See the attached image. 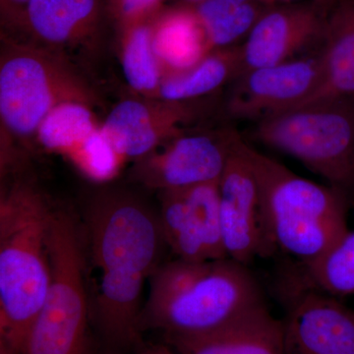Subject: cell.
Masks as SVG:
<instances>
[{
	"label": "cell",
	"mask_w": 354,
	"mask_h": 354,
	"mask_svg": "<svg viewBox=\"0 0 354 354\" xmlns=\"http://www.w3.org/2000/svg\"><path fill=\"white\" fill-rule=\"evenodd\" d=\"M86 225L100 276L94 307L100 332L113 348L142 346L144 286L167 246L158 215L136 198L109 193L91 205Z\"/></svg>",
	"instance_id": "cell-1"
},
{
	"label": "cell",
	"mask_w": 354,
	"mask_h": 354,
	"mask_svg": "<svg viewBox=\"0 0 354 354\" xmlns=\"http://www.w3.org/2000/svg\"><path fill=\"white\" fill-rule=\"evenodd\" d=\"M149 286L140 328L158 330L165 339L208 334L265 304L248 266L230 258L162 263Z\"/></svg>",
	"instance_id": "cell-2"
},
{
	"label": "cell",
	"mask_w": 354,
	"mask_h": 354,
	"mask_svg": "<svg viewBox=\"0 0 354 354\" xmlns=\"http://www.w3.org/2000/svg\"><path fill=\"white\" fill-rule=\"evenodd\" d=\"M53 209L30 184L14 183L0 198V341L22 354L50 281Z\"/></svg>",
	"instance_id": "cell-3"
},
{
	"label": "cell",
	"mask_w": 354,
	"mask_h": 354,
	"mask_svg": "<svg viewBox=\"0 0 354 354\" xmlns=\"http://www.w3.org/2000/svg\"><path fill=\"white\" fill-rule=\"evenodd\" d=\"M260 190L266 257L291 256L305 266L325 255L348 232L344 191L297 176L249 146Z\"/></svg>",
	"instance_id": "cell-4"
},
{
	"label": "cell",
	"mask_w": 354,
	"mask_h": 354,
	"mask_svg": "<svg viewBox=\"0 0 354 354\" xmlns=\"http://www.w3.org/2000/svg\"><path fill=\"white\" fill-rule=\"evenodd\" d=\"M256 136L344 192L354 188V97H332L260 120Z\"/></svg>",
	"instance_id": "cell-5"
},
{
	"label": "cell",
	"mask_w": 354,
	"mask_h": 354,
	"mask_svg": "<svg viewBox=\"0 0 354 354\" xmlns=\"http://www.w3.org/2000/svg\"><path fill=\"white\" fill-rule=\"evenodd\" d=\"M50 281L22 354H88L85 259L75 221L53 211L50 228Z\"/></svg>",
	"instance_id": "cell-6"
},
{
	"label": "cell",
	"mask_w": 354,
	"mask_h": 354,
	"mask_svg": "<svg viewBox=\"0 0 354 354\" xmlns=\"http://www.w3.org/2000/svg\"><path fill=\"white\" fill-rule=\"evenodd\" d=\"M67 102L88 104L92 95L51 55L29 46H6L0 66V115L7 131L30 138L55 106Z\"/></svg>",
	"instance_id": "cell-7"
},
{
	"label": "cell",
	"mask_w": 354,
	"mask_h": 354,
	"mask_svg": "<svg viewBox=\"0 0 354 354\" xmlns=\"http://www.w3.org/2000/svg\"><path fill=\"white\" fill-rule=\"evenodd\" d=\"M158 215L165 244L176 258H228L223 245L218 183L160 192Z\"/></svg>",
	"instance_id": "cell-8"
},
{
	"label": "cell",
	"mask_w": 354,
	"mask_h": 354,
	"mask_svg": "<svg viewBox=\"0 0 354 354\" xmlns=\"http://www.w3.org/2000/svg\"><path fill=\"white\" fill-rule=\"evenodd\" d=\"M220 211L223 245L228 258L249 266L266 257L260 190L241 137L235 142L220 181Z\"/></svg>",
	"instance_id": "cell-9"
},
{
	"label": "cell",
	"mask_w": 354,
	"mask_h": 354,
	"mask_svg": "<svg viewBox=\"0 0 354 354\" xmlns=\"http://www.w3.org/2000/svg\"><path fill=\"white\" fill-rule=\"evenodd\" d=\"M239 137L234 131L178 137L164 152L140 158L133 176L160 192L218 183Z\"/></svg>",
	"instance_id": "cell-10"
},
{
	"label": "cell",
	"mask_w": 354,
	"mask_h": 354,
	"mask_svg": "<svg viewBox=\"0 0 354 354\" xmlns=\"http://www.w3.org/2000/svg\"><path fill=\"white\" fill-rule=\"evenodd\" d=\"M283 319V354H354V311L337 297L302 286Z\"/></svg>",
	"instance_id": "cell-11"
},
{
	"label": "cell",
	"mask_w": 354,
	"mask_h": 354,
	"mask_svg": "<svg viewBox=\"0 0 354 354\" xmlns=\"http://www.w3.org/2000/svg\"><path fill=\"white\" fill-rule=\"evenodd\" d=\"M320 78L319 57L288 60L244 72L228 109L235 118L264 120L308 99Z\"/></svg>",
	"instance_id": "cell-12"
},
{
	"label": "cell",
	"mask_w": 354,
	"mask_h": 354,
	"mask_svg": "<svg viewBox=\"0 0 354 354\" xmlns=\"http://www.w3.org/2000/svg\"><path fill=\"white\" fill-rule=\"evenodd\" d=\"M325 20L307 6L274 9L261 16L241 48L243 72L288 62L324 34Z\"/></svg>",
	"instance_id": "cell-13"
},
{
	"label": "cell",
	"mask_w": 354,
	"mask_h": 354,
	"mask_svg": "<svg viewBox=\"0 0 354 354\" xmlns=\"http://www.w3.org/2000/svg\"><path fill=\"white\" fill-rule=\"evenodd\" d=\"M165 342L177 354H283V324L265 304L214 332Z\"/></svg>",
	"instance_id": "cell-14"
},
{
	"label": "cell",
	"mask_w": 354,
	"mask_h": 354,
	"mask_svg": "<svg viewBox=\"0 0 354 354\" xmlns=\"http://www.w3.org/2000/svg\"><path fill=\"white\" fill-rule=\"evenodd\" d=\"M323 36L320 82L308 99L292 109L332 97H354V0L335 4L325 20Z\"/></svg>",
	"instance_id": "cell-15"
},
{
	"label": "cell",
	"mask_w": 354,
	"mask_h": 354,
	"mask_svg": "<svg viewBox=\"0 0 354 354\" xmlns=\"http://www.w3.org/2000/svg\"><path fill=\"white\" fill-rule=\"evenodd\" d=\"M181 104L169 102L164 115L153 120L150 109L143 102L133 100L121 102L109 113L102 131L120 160H140L152 152L162 138V133L188 118V109Z\"/></svg>",
	"instance_id": "cell-16"
},
{
	"label": "cell",
	"mask_w": 354,
	"mask_h": 354,
	"mask_svg": "<svg viewBox=\"0 0 354 354\" xmlns=\"http://www.w3.org/2000/svg\"><path fill=\"white\" fill-rule=\"evenodd\" d=\"M153 48L158 62L171 73L191 68L211 50L208 37L195 11L167 13L153 30Z\"/></svg>",
	"instance_id": "cell-17"
},
{
	"label": "cell",
	"mask_w": 354,
	"mask_h": 354,
	"mask_svg": "<svg viewBox=\"0 0 354 354\" xmlns=\"http://www.w3.org/2000/svg\"><path fill=\"white\" fill-rule=\"evenodd\" d=\"M97 7V0H30L25 15L41 41L62 46L85 34Z\"/></svg>",
	"instance_id": "cell-18"
},
{
	"label": "cell",
	"mask_w": 354,
	"mask_h": 354,
	"mask_svg": "<svg viewBox=\"0 0 354 354\" xmlns=\"http://www.w3.org/2000/svg\"><path fill=\"white\" fill-rule=\"evenodd\" d=\"M243 70L241 48H220L208 53L197 64L174 72L160 84V97L167 102H183L209 94Z\"/></svg>",
	"instance_id": "cell-19"
},
{
	"label": "cell",
	"mask_w": 354,
	"mask_h": 354,
	"mask_svg": "<svg viewBox=\"0 0 354 354\" xmlns=\"http://www.w3.org/2000/svg\"><path fill=\"white\" fill-rule=\"evenodd\" d=\"M195 12L206 31L211 50L230 48L250 32L260 18L251 0H204Z\"/></svg>",
	"instance_id": "cell-20"
},
{
	"label": "cell",
	"mask_w": 354,
	"mask_h": 354,
	"mask_svg": "<svg viewBox=\"0 0 354 354\" xmlns=\"http://www.w3.org/2000/svg\"><path fill=\"white\" fill-rule=\"evenodd\" d=\"M304 283L335 297L354 295V230L312 264L304 267Z\"/></svg>",
	"instance_id": "cell-21"
},
{
	"label": "cell",
	"mask_w": 354,
	"mask_h": 354,
	"mask_svg": "<svg viewBox=\"0 0 354 354\" xmlns=\"http://www.w3.org/2000/svg\"><path fill=\"white\" fill-rule=\"evenodd\" d=\"M97 128L88 104L67 102L48 114L37 137L46 149L72 153Z\"/></svg>",
	"instance_id": "cell-22"
},
{
	"label": "cell",
	"mask_w": 354,
	"mask_h": 354,
	"mask_svg": "<svg viewBox=\"0 0 354 354\" xmlns=\"http://www.w3.org/2000/svg\"><path fill=\"white\" fill-rule=\"evenodd\" d=\"M158 62L153 48V30L148 26H136L128 36L122 55L123 73L128 84L139 92L160 88Z\"/></svg>",
	"instance_id": "cell-23"
},
{
	"label": "cell",
	"mask_w": 354,
	"mask_h": 354,
	"mask_svg": "<svg viewBox=\"0 0 354 354\" xmlns=\"http://www.w3.org/2000/svg\"><path fill=\"white\" fill-rule=\"evenodd\" d=\"M71 156L88 176L100 180L113 176L121 160L102 128H97Z\"/></svg>",
	"instance_id": "cell-24"
},
{
	"label": "cell",
	"mask_w": 354,
	"mask_h": 354,
	"mask_svg": "<svg viewBox=\"0 0 354 354\" xmlns=\"http://www.w3.org/2000/svg\"><path fill=\"white\" fill-rule=\"evenodd\" d=\"M116 2L120 13L127 19H133L158 6L162 0H116Z\"/></svg>",
	"instance_id": "cell-25"
},
{
	"label": "cell",
	"mask_w": 354,
	"mask_h": 354,
	"mask_svg": "<svg viewBox=\"0 0 354 354\" xmlns=\"http://www.w3.org/2000/svg\"><path fill=\"white\" fill-rule=\"evenodd\" d=\"M29 1L30 0H1V6L6 12L8 11L12 14L22 11L25 13L26 7Z\"/></svg>",
	"instance_id": "cell-26"
},
{
	"label": "cell",
	"mask_w": 354,
	"mask_h": 354,
	"mask_svg": "<svg viewBox=\"0 0 354 354\" xmlns=\"http://www.w3.org/2000/svg\"><path fill=\"white\" fill-rule=\"evenodd\" d=\"M139 354H177L167 344L142 346Z\"/></svg>",
	"instance_id": "cell-27"
},
{
	"label": "cell",
	"mask_w": 354,
	"mask_h": 354,
	"mask_svg": "<svg viewBox=\"0 0 354 354\" xmlns=\"http://www.w3.org/2000/svg\"><path fill=\"white\" fill-rule=\"evenodd\" d=\"M0 354H16L6 342L0 341Z\"/></svg>",
	"instance_id": "cell-28"
},
{
	"label": "cell",
	"mask_w": 354,
	"mask_h": 354,
	"mask_svg": "<svg viewBox=\"0 0 354 354\" xmlns=\"http://www.w3.org/2000/svg\"><path fill=\"white\" fill-rule=\"evenodd\" d=\"M319 1L322 2V4L327 6V4L330 3V2L334 1V0H319Z\"/></svg>",
	"instance_id": "cell-29"
},
{
	"label": "cell",
	"mask_w": 354,
	"mask_h": 354,
	"mask_svg": "<svg viewBox=\"0 0 354 354\" xmlns=\"http://www.w3.org/2000/svg\"><path fill=\"white\" fill-rule=\"evenodd\" d=\"M193 1H204V0H193Z\"/></svg>",
	"instance_id": "cell-30"
},
{
	"label": "cell",
	"mask_w": 354,
	"mask_h": 354,
	"mask_svg": "<svg viewBox=\"0 0 354 354\" xmlns=\"http://www.w3.org/2000/svg\"><path fill=\"white\" fill-rule=\"evenodd\" d=\"M264 1H270V0H264Z\"/></svg>",
	"instance_id": "cell-31"
}]
</instances>
